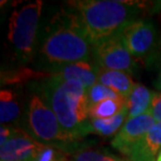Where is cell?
<instances>
[{
    "instance_id": "cell-1",
    "label": "cell",
    "mask_w": 161,
    "mask_h": 161,
    "mask_svg": "<svg viewBox=\"0 0 161 161\" xmlns=\"http://www.w3.org/2000/svg\"><path fill=\"white\" fill-rule=\"evenodd\" d=\"M93 46L87 38L82 24L67 5L57 12L45 27L40 54L53 69L69 64L88 61Z\"/></svg>"
},
{
    "instance_id": "cell-2",
    "label": "cell",
    "mask_w": 161,
    "mask_h": 161,
    "mask_svg": "<svg viewBox=\"0 0 161 161\" xmlns=\"http://www.w3.org/2000/svg\"><path fill=\"white\" fill-rule=\"evenodd\" d=\"M67 3L79 18L92 46L119 34L140 13V4L132 1L80 0Z\"/></svg>"
},
{
    "instance_id": "cell-3",
    "label": "cell",
    "mask_w": 161,
    "mask_h": 161,
    "mask_svg": "<svg viewBox=\"0 0 161 161\" xmlns=\"http://www.w3.org/2000/svg\"><path fill=\"white\" fill-rule=\"evenodd\" d=\"M39 90L41 98L53 111L64 130L82 138L80 130L89 118L87 89L79 80H63L50 75L44 80Z\"/></svg>"
},
{
    "instance_id": "cell-4",
    "label": "cell",
    "mask_w": 161,
    "mask_h": 161,
    "mask_svg": "<svg viewBox=\"0 0 161 161\" xmlns=\"http://www.w3.org/2000/svg\"><path fill=\"white\" fill-rule=\"evenodd\" d=\"M43 2L38 0L16 9L9 18L8 37L21 62H27L34 56Z\"/></svg>"
},
{
    "instance_id": "cell-5",
    "label": "cell",
    "mask_w": 161,
    "mask_h": 161,
    "mask_svg": "<svg viewBox=\"0 0 161 161\" xmlns=\"http://www.w3.org/2000/svg\"><path fill=\"white\" fill-rule=\"evenodd\" d=\"M27 125L33 137L47 146H58L76 140L75 136L64 130L53 111L39 95H33L27 104Z\"/></svg>"
},
{
    "instance_id": "cell-6",
    "label": "cell",
    "mask_w": 161,
    "mask_h": 161,
    "mask_svg": "<svg viewBox=\"0 0 161 161\" xmlns=\"http://www.w3.org/2000/svg\"><path fill=\"white\" fill-rule=\"evenodd\" d=\"M93 53L101 68L134 73L136 60L125 47L120 33L93 46Z\"/></svg>"
},
{
    "instance_id": "cell-7",
    "label": "cell",
    "mask_w": 161,
    "mask_h": 161,
    "mask_svg": "<svg viewBox=\"0 0 161 161\" xmlns=\"http://www.w3.org/2000/svg\"><path fill=\"white\" fill-rule=\"evenodd\" d=\"M125 47L135 60L147 61L155 53L157 31L153 22L135 20L120 31Z\"/></svg>"
},
{
    "instance_id": "cell-8",
    "label": "cell",
    "mask_w": 161,
    "mask_h": 161,
    "mask_svg": "<svg viewBox=\"0 0 161 161\" xmlns=\"http://www.w3.org/2000/svg\"><path fill=\"white\" fill-rule=\"evenodd\" d=\"M156 122L149 111L134 118H128L112 140V147L124 155L129 156L132 147L146 135Z\"/></svg>"
},
{
    "instance_id": "cell-9",
    "label": "cell",
    "mask_w": 161,
    "mask_h": 161,
    "mask_svg": "<svg viewBox=\"0 0 161 161\" xmlns=\"http://www.w3.org/2000/svg\"><path fill=\"white\" fill-rule=\"evenodd\" d=\"M44 146L23 131L14 129L12 137L0 147V158L1 161H31Z\"/></svg>"
},
{
    "instance_id": "cell-10",
    "label": "cell",
    "mask_w": 161,
    "mask_h": 161,
    "mask_svg": "<svg viewBox=\"0 0 161 161\" xmlns=\"http://www.w3.org/2000/svg\"><path fill=\"white\" fill-rule=\"evenodd\" d=\"M161 151V121L156 122L149 132L132 147L131 161H155Z\"/></svg>"
},
{
    "instance_id": "cell-11",
    "label": "cell",
    "mask_w": 161,
    "mask_h": 161,
    "mask_svg": "<svg viewBox=\"0 0 161 161\" xmlns=\"http://www.w3.org/2000/svg\"><path fill=\"white\" fill-rule=\"evenodd\" d=\"M50 75L63 80H79L89 89L94 84L97 83V71L94 66H92L88 61L72 63L69 65L53 69Z\"/></svg>"
},
{
    "instance_id": "cell-12",
    "label": "cell",
    "mask_w": 161,
    "mask_h": 161,
    "mask_svg": "<svg viewBox=\"0 0 161 161\" xmlns=\"http://www.w3.org/2000/svg\"><path fill=\"white\" fill-rule=\"evenodd\" d=\"M128 118V108L125 107L121 112L110 118H88L80 130V136L88 134H96L99 136H112L118 133Z\"/></svg>"
},
{
    "instance_id": "cell-13",
    "label": "cell",
    "mask_w": 161,
    "mask_h": 161,
    "mask_svg": "<svg viewBox=\"0 0 161 161\" xmlns=\"http://www.w3.org/2000/svg\"><path fill=\"white\" fill-rule=\"evenodd\" d=\"M97 83L108 87L118 95L127 98L136 85L128 73L103 68H99L97 71Z\"/></svg>"
},
{
    "instance_id": "cell-14",
    "label": "cell",
    "mask_w": 161,
    "mask_h": 161,
    "mask_svg": "<svg viewBox=\"0 0 161 161\" xmlns=\"http://www.w3.org/2000/svg\"><path fill=\"white\" fill-rule=\"evenodd\" d=\"M153 92L146 86L136 84L127 98L128 118H134L151 110Z\"/></svg>"
},
{
    "instance_id": "cell-15",
    "label": "cell",
    "mask_w": 161,
    "mask_h": 161,
    "mask_svg": "<svg viewBox=\"0 0 161 161\" xmlns=\"http://www.w3.org/2000/svg\"><path fill=\"white\" fill-rule=\"evenodd\" d=\"M20 116V106L12 90L2 89L0 92V121L6 125L16 121Z\"/></svg>"
},
{
    "instance_id": "cell-16",
    "label": "cell",
    "mask_w": 161,
    "mask_h": 161,
    "mask_svg": "<svg viewBox=\"0 0 161 161\" xmlns=\"http://www.w3.org/2000/svg\"><path fill=\"white\" fill-rule=\"evenodd\" d=\"M127 107V97L109 98L89 108V118H110Z\"/></svg>"
},
{
    "instance_id": "cell-17",
    "label": "cell",
    "mask_w": 161,
    "mask_h": 161,
    "mask_svg": "<svg viewBox=\"0 0 161 161\" xmlns=\"http://www.w3.org/2000/svg\"><path fill=\"white\" fill-rule=\"evenodd\" d=\"M68 161H125L108 152L92 149H83L73 154Z\"/></svg>"
},
{
    "instance_id": "cell-18",
    "label": "cell",
    "mask_w": 161,
    "mask_h": 161,
    "mask_svg": "<svg viewBox=\"0 0 161 161\" xmlns=\"http://www.w3.org/2000/svg\"><path fill=\"white\" fill-rule=\"evenodd\" d=\"M87 95H88V102H89L90 107L97 104V103L105 101V99L124 97V96L118 95L113 90H111L110 88H108V87L102 85V84H99V83H96L92 87H90V88L87 90Z\"/></svg>"
},
{
    "instance_id": "cell-19",
    "label": "cell",
    "mask_w": 161,
    "mask_h": 161,
    "mask_svg": "<svg viewBox=\"0 0 161 161\" xmlns=\"http://www.w3.org/2000/svg\"><path fill=\"white\" fill-rule=\"evenodd\" d=\"M31 161H67L66 155L58 147L45 144L39 153Z\"/></svg>"
},
{
    "instance_id": "cell-20",
    "label": "cell",
    "mask_w": 161,
    "mask_h": 161,
    "mask_svg": "<svg viewBox=\"0 0 161 161\" xmlns=\"http://www.w3.org/2000/svg\"><path fill=\"white\" fill-rule=\"evenodd\" d=\"M151 114L155 122L161 121V92H153L152 104H151Z\"/></svg>"
},
{
    "instance_id": "cell-21",
    "label": "cell",
    "mask_w": 161,
    "mask_h": 161,
    "mask_svg": "<svg viewBox=\"0 0 161 161\" xmlns=\"http://www.w3.org/2000/svg\"><path fill=\"white\" fill-rule=\"evenodd\" d=\"M0 146H3V144L6 143V141H8L9 138L12 137L13 133H14V129L11 128V127H8V125H1V131H0Z\"/></svg>"
},
{
    "instance_id": "cell-22",
    "label": "cell",
    "mask_w": 161,
    "mask_h": 161,
    "mask_svg": "<svg viewBox=\"0 0 161 161\" xmlns=\"http://www.w3.org/2000/svg\"><path fill=\"white\" fill-rule=\"evenodd\" d=\"M156 87L159 90H161V68L159 70V75L157 76V80H156Z\"/></svg>"
},
{
    "instance_id": "cell-23",
    "label": "cell",
    "mask_w": 161,
    "mask_h": 161,
    "mask_svg": "<svg viewBox=\"0 0 161 161\" xmlns=\"http://www.w3.org/2000/svg\"><path fill=\"white\" fill-rule=\"evenodd\" d=\"M156 161H161V151H160V153L158 154V156H157Z\"/></svg>"
}]
</instances>
